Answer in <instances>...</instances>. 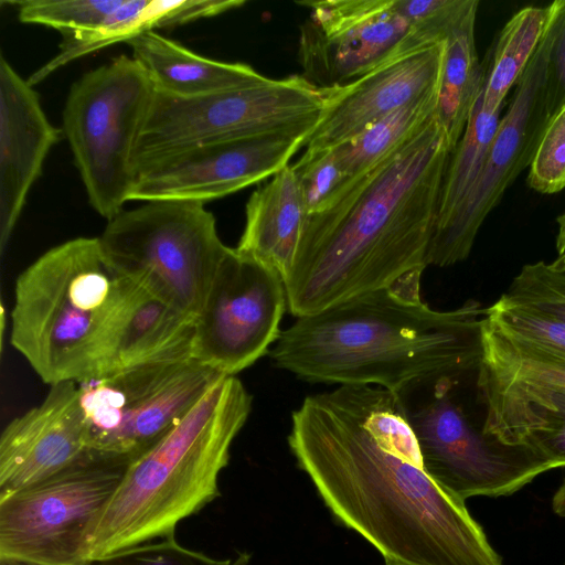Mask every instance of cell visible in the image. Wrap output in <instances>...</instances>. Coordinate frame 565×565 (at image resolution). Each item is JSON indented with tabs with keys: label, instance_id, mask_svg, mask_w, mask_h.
<instances>
[{
	"label": "cell",
	"instance_id": "21",
	"mask_svg": "<svg viewBox=\"0 0 565 565\" xmlns=\"http://www.w3.org/2000/svg\"><path fill=\"white\" fill-rule=\"evenodd\" d=\"M245 214V227L235 249L273 268L285 281L309 216L291 166L253 192Z\"/></svg>",
	"mask_w": 565,
	"mask_h": 565
},
{
	"label": "cell",
	"instance_id": "14",
	"mask_svg": "<svg viewBox=\"0 0 565 565\" xmlns=\"http://www.w3.org/2000/svg\"><path fill=\"white\" fill-rule=\"evenodd\" d=\"M297 3L310 9L300 26L301 75L319 88L347 84L411 50L407 43L412 29L397 11L395 0Z\"/></svg>",
	"mask_w": 565,
	"mask_h": 565
},
{
	"label": "cell",
	"instance_id": "3",
	"mask_svg": "<svg viewBox=\"0 0 565 565\" xmlns=\"http://www.w3.org/2000/svg\"><path fill=\"white\" fill-rule=\"evenodd\" d=\"M486 315L475 300L439 311L423 302L420 290L380 289L297 318L269 355L307 382L395 394L422 379L477 372Z\"/></svg>",
	"mask_w": 565,
	"mask_h": 565
},
{
	"label": "cell",
	"instance_id": "16",
	"mask_svg": "<svg viewBox=\"0 0 565 565\" xmlns=\"http://www.w3.org/2000/svg\"><path fill=\"white\" fill-rule=\"evenodd\" d=\"M445 40L398 53L360 77L321 88L323 107L306 148L340 145L396 109L439 88Z\"/></svg>",
	"mask_w": 565,
	"mask_h": 565
},
{
	"label": "cell",
	"instance_id": "32",
	"mask_svg": "<svg viewBox=\"0 0 565 565\" xmlns=\"http://www.w3.org/2000/svg\"><path fill=\"white\" fill-rule=\"evenodd\" d=\"M250 555L218 559L182 546L174 535L87 558L82 565H247Z\"/></svg>",
	"mask_w": 565,
	"mask_h": 565
},
{
	"label": "cell",
	"instance_id": "2",
	"mask_svg": "<svg viewBox=\"0 0 565 565\" xmlns=\"http://www.w3.org/2000/svg\"><path fill=\"white\" fill-rule=\"evenodd\" d=\"M451 151L435 116L330 206L308 216L284 281L292 316L380 289L420 290Z\"/></svg>",
	"mask_w": 565,
	"mask_h": 565
},
{
	"label": "cell",
	"instance_id": "11",
	"mask_svg": "<svg viewBox=\"0 0 565 565\" xmlns=\"http://www.w3.org/2000/svg\"><path fill=\"white\" fill-rule=\"evenodd\" d=\"M130 463L88 452L0 498V561L82 565L88 539Z\"/></svg>",
	"mask_w": 565,
	"mask_h": 565
},
{
	"label": "cell",
	"instance_id": "19",
	"mask_svg": "<svg viewBox=\"0 0 565 565\" xmlns=\"http://www.w3.org/2000/svg\"><path fill=\"white\" fill-rule=\"evenodd\" d=\"M486 406L483 431L531 448L553 468L565 467V387L505 380L477 371Z\"/></svg>",
	"mask_w": 565,
	"mask_h": 565
},
{
	"label": "cell",
	"instance_id": "9",
	"mask_svg": "<svg viewBox=\"0 0 565 565\" xmlns=\"http://www.w3.org/2000/svg\"><path fill=\"white\" fill-rule=\"evenodd\" d=\"M322 107V89L299 74L189 98L154 89L136 145V174L152 161L206 143L310 135Z\"/></svg>",
	"mask_w": 565,
	"mask_h": 565
},
{
	"label": "cell",
	"instance_id": "23",
	"mask_svg": "<svg viewBox=\"0 0 565 565\" xmlns=\"http://www.w3.org/2000/svg\"><path fill=\"white\" fill-rule=\"evenodd\" d=\"M478 6V0H471L445 38L436 118L452 150L462 137L483 86L484 68L475 41Z\"/></svg>",
	"mask_w": 565,
	"mask_h": 565
},
{
	"label": "cell",
	"instance_id": "1",
	"mask_svg": "<svg viewBox=\"0 0 565 565\" xmlns=\"http://www.w3.org/2000/svg\"><path fill=\"white\" fill-rule=\"evenodd\" d=\"M288 444L333 518L388 565H503L465 501L424 469L396 395L341 385L309 395Z\"/></svg>",
	"mask_w": 565,
	"mask_h": 565
},
{
	"label": "cell",
	"instance_id": "26",
	"mask_svg": "<svg viewBox=\"0 0 565 565\" xmlns=\"http://www.w3.org/2000/svg\"><path fill=\"white\" fill-rule=\"evenodd\" d=\"M437 98L438 89L334 146L349 183L372 170L422 130L436 116Z\"/></svg>",
	"mask_w": 565,
	"mask_h": 565
},
{
	"label": "cell",
	"instance_id": "6",
	"mask_svg": "<svg viewBox=\"0 0 565 565\" xmlns=\"http://www.w3.org/2000/svg\"><path fill=\"white\" fill-rule=\"evenodd\" d=\"M415 381L395 393L425 471L456 498L510 495L552 463L522 445H509L477 426L460 398L465 376Z\"/></svg>",
	"mask_w": 565,
	"mask_h": 565
},
{
	"label": "cell",
	"instance_id": "40",
	"mask_svg": "<svg viewBox=\"0 0 565 565\" xmlns=\"http://www.w3.org/2000/svg\"><path fill=\"white\" fill-rule=\"evenodd\" d=\"M385 565H388V564H385Z\"/></svg>",
	"mask_w": 565,
	"mask_h": 565
},
{
	"label": "cell",
	"instance_id": "13",
	"mask_svg": "<svg viewBox=\"0 0 565 565\" xmlns=\"http://www.w3.org/2000/svg\"><path fill=\"white\" fill-rule=\"evenodd\" d=\"M555 14L543 41L513 87L511 102L500 119L476 185L452 222L431 238L427 265L445 267L465 260L489 213L519 174L530 168L550 120L545 73Z\"/></svg>",
	"mask_w": 565,
	"mask_h": 565
},
{
	"label": "cell",
	"instance_id": "24",
	"mask_svg": "<svg viewBox=\"0 0 565 565\" xmlns=\"http://www.w3.org/2000/svg\"><path fill=\"white\" fill-rule=\"evenodd\" d=\"M557 6L558 0L544 7H524L502 28L482 62V100L487 109L503 107L510 89L543 41Z\"/></svg>",
	"mask_w": 565,
	"mask_h": 565
},
{
	"label": "cell",
	"instance_id": "17",
	"mask_svg": "<svg viewBox=\"0 0 565 565\" xmlns=\"http://www.w3.org/2000/svg\"><path fill=\"white\" fill-rule=\"evenodd\" d=\"M89 452L76 382L50 386L44 399L0 436V498L46 479Z\"/></svg>",
	"mask_w": 565,
	"mask_h": 565
},
{
	"label": "cell",
	"instance_id": "28",
	"mask_svg": "<svg viewBox=\"0 0 565 565\" xmlns=\"http://www.w3.org/2000/svg\"><path fill=\"white\" fill-rule=\"evenodd\" d=\"M479 371L488 375L565 387V355L482 321Z\"/></svg>",
	"mask_w": 565,
	"mask_h": 565
},
{
	"label": "cell",
	"instance_id": "18",
	"mask_svg": "<svg viewBox=\"0 0 565 565\" xmlns=\"http://www.w3.org/2000/svg\"><path fill=\"white\" fill-rule=\"evenodd\" d=\"M0 55V249L4 252L44 160L60 138L38 93Z\"/></svg>",
	"mask_w": 565,
	"mask_h": 565
},
{
	"label": "cell",
	"instance_id": "8",
	"mask_svg": "<svg viewBox=\"0 0 565 565\" xmlns=\"http://www.w3.org/2000/svg\"><path fill=\"white\" fill-rule=\"evenodd\" d=\"M153 93L149 77L127 55L85 73L70 88L63 132L89 204L107 221L130 201L136 145Z\"/></svg>",
	"mask_w": 565,
	"mask_h": 565
},
{
	"label": "cell",
	"instance_id": "4",
	"mask_svg": "<svg viewBox=\"0 0 565 565\" xmlns=\"http://www.w3.org/2000/svg\"><path fill=\"white\" fill-rule=\"evenodd\" d=\"M252 409L236 376L223 375L156 446L134 460L86 547V559L174 535L220 497L218 477Z\"/></svg>",
	"mask_w": 565,
	"mask_h": 565
},
{
	"label": "cell",
	"instance_id": "10",
	"mask_svg": "<svg viewBox=\"0 0 565 565\" xmlns=\"http://www.w3.org/2000/svg\"><path fill=\"white\" fill-rule=\"evenodd\" d=\"M221 376L185 356L76 382L89 452L132 462L168 435Z\"/></svg>",
	"mask_w": 565,
	"mask_h": 565
},
{
	"label": "cell",
	"instance_id": "34",
	"mask_svg": "<svg viewBox=\"0 0 565 565\" xmlns=\"http://www.w3.org/2000/svg\"><path fill=\"white\" fill-rule=\"evenodd\" d=\"M470 2L471 0H395V7L412 29L409 46L417 49L444 41Z\"/></svg>",
	"mask_w": 565,
	"mask_h": 565
},
{
	"label": "cell",
	"instance_id": "35",
	"mask_svg": "<svg viewBox=\"0 0 565 565\" xmlns=\"http://www.w3.org/2000/svg\"><path fill=\"white\" fill-rule=\"evenodd\" d=\"M526 182L542 194H554L565 189V106L548 120Z\"/></svg>",
	"mask_w": 565,
	"mask_h": 565
},
{
	"label": "cell",
	"instance_id": "37",
	"mask_svg": "<svg viewBox=\"0 0 565 565\" xmlns=\"http://www.w3.org/2000/svg\"><path fill=\"white\" fill-rule=\"evenodd\" d=\"M558 232L556 235V249L558 256L552 264L558 268L565 270V213L556 218Z\"/></svg>",
	"mask_w": 565,
	"mask_h": 565
},
{
	"label": "cell",
	"instance_id": "22",
	"mask_svg": "<svg viewBox=\"0 0 565 565\" xmlns=\"http://www.w3.org/2000/svg\"><path fill=\"white\" fill-rule=\"evenodd\" d=\"M126 43L154 89L172 96L198 97L268 79L248 64L201 56L156 31L140 33Z\"/></svg>",
	"mask_w": 565,
	"mask_h": 565
},
{
	"label": "cell",
	"instance_id": "33",
	"mask_svg": "<svg viewBox=\"0 0 565 565\" xmlns=\"http://www.w3.org/2000/svg\"><path fill=\"white\" fill-rule=\"evenodd\" d=\"M487 317L509 333L565 355V322L500 297Z\"/></svg>",
	"mask_w": 565,
	"mask_h": 565
},
{
	"label": "cell",
	"instance_id": "30",
	"mask_svg": "<svg viewBox=\"0 0 565 565\" xmlns=\"http://www.w3.org/2000/svg\"><path fill=\"white\" fill-rule=\"evenodd\" d=\"M291 169L309 215L330 206L349 184L334 147L306 148Z\"/></svg>",
	"mask_w": 565,
	"mask_h": 565
},
{
	"label": "cell",
	"instance_id": "20",
	"mask_svg": "<svg viewBox=\"0 0 565 565\" xmlns=\"http://www.w3.org/2000/svg\"><path fill=\"white\" fill-rule=\"evenodd\" d=\"M194 328V316L129 280L122 307L87 379L192 356Z\"/></svg>",
	"mask_w": 565,
	"mask_h": 565
},
{
	"label": "cell",
	"instance_id": "12",
	"mask_svg": "<svg viewBox=\"0 0 565 565\" xmlns=\"http://www.w3.org/2000/svg\"><path fill=\"white\" fill-rule=\"evenodd\" d=\"M286 306L281 276L230 247L195 317L192 358L235 376L269 353Z\"/></svg>",
	"mask_w": 565,
	"mask_h": 565
},
{
	"label": "cell",
	"instance_id": "38",
	"mask_svg": "<svg viewBox=\"0 0 565 565\" xmlns=\"http://www.w3.org/2000/svg\"><path fill=\"white\" fill-rule=\"evenodd\" d=\"M552 509L555 514L565 518V482L555 492Z\"/></svg>",
	"mask_w": 565,
	"mask_h": 565
},
{
	"label": "cell",
	"instance_id": "5",
	"mask_svg": "<svg viewBox=\"0 0 565 565\" xmlns=\"http://www.w3.org/2000/svg\"><path fill=\"white\" fill-rule=\"evenodd\" d=\"M128 287L98 237H77L46 250L15 280L12 347L50 386L86 380Z\"/></svg>",
	"mask_w": 565,
	"mask_h": 565
},
{
	"label": "cell",
	"instance_id": "31",
	"mask_svg": "<svg viewBox=\"0 0 565 565\" xmlns=\"http://www.w3.org/2000/svg\"><path fill=\"white\" fill-rule=\"evenodd\" d=\"M502 297L565 322V270L543 260L526 264Z\"/></svg>",
	"mask_w": 565,
	"mask_h": 565
},
{
	"label": "cell",
	"instance_id": "7",
	"mask_svg": "<svg viewBox=\"0 0 565 565\" xmlns=\"http://www.w3.org/2000/svg\"><path fill=\"white\" fill-rule=\"evenodd\" d=\"M98 238L120 276L194 317L230 248L214 215L194 201H149L121 211Z\"/></svg>",
	"mask_w": 565,
	"mask_h": 565
},
{
	"label": "cell",
	"instance_id": "15",
	"mask_svg": "<svg viewBox=\"0 0 565 565\" xmlns=\"http://www.w3.org/2000/svg\"><path fill=\"white\" fill-rule=\"evenodd\" d=\"M309 134H267L206 143L141 167L130 195L139 201H207L275 175Z\"/></svg>",
	"mask_w": 565,
	"mask_h": 565
},
{
	"label": "cell",
	"instance_id": "39",
	"mask_svg": "<svg viewBox=\"0 0 565 565\" xmlns=\"http://www.w3.org/2000/svg\"><path fill=\"white\" fill-rule=\"evenodd\" d=\"M0 565H34L23 562H14V561H0Z\"/></svg>",
	"mask_w": 565,
	"mask_h": 565
},
{
	"label": "cell",
	"instance_id": "27",
	"mask_svg": "<svg viewBox=\"0 0 565 565\" xmlns=\"http://www.w3.org/2000/svg\"><path fill=\"white\" fill-rule=\"evenodd\" d=\"M171 0H124L95 31L62 36L58 53L28 79L39 84L61 66L94 51L154 29H169Z\"/></svg>",
	"mask_w": 565,
	"mask_h": 565
},
{
	"label": "cell",
	"instance_id": "36",
	"mask_svg": "<svg viewBox=\"0 0 565 565\" xmlns=\"http://www.w3.org/2000/svg\"><path fill=\"white\" fill-rule=\"evenodd\" d=\"M545 100L550 119L565 106V0H559L545 73Z\"/></svg>",
	"mask_w": 565,
	"mask_h": 565
},
{
	"label": "cell",
	"instance_id": "29",
	"mask_svg": "<svg viewBox=\"0 0 565 565\" xmlns=\"http://www.w3.org/2000/svg\"><path fill=\"white\" fill-rule=\"evenodd\" d=\"M124 0H24L10 1L23 23L57 30L62 36L95 31Z\"/></svg>",
	"mask_w": 565,
	"mask_h": 565
},
{
	"label": "cell",
	"instance_id": "25",
	"mask_svg": "<svg viewBox=\"0 0 565 565\" xmlns=\"http://www.w3.org/2000/svg\"><path fill=\"white\" fill-rule=\"evenodd\" d=\"M501 110L487 109L481 90L462 137L450 153L431 238L447 228L476 185L498 129Z\"/></svg>",
	"mask_w": 565,
	"mask_h": 565
}]
</instances>
